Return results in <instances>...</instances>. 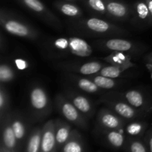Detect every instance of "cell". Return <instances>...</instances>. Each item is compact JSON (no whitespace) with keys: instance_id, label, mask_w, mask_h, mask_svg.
<instances>
[{"instance_id":"cell-13","label":"cell","mask_w":152,"mask_h":152,"mask_svg":"<svg viewBox=\"0 0 152 152\" xmlns=\"http://www.w3.org/2000/svg\"><path fill=\"white\" fill-rule=\"evenodd\" d=\"M65 96L85 117H90L93 115V105L87 97L71 90L66 91Z\"/></svg>"},{"instance_id":"cell-33","label":"cell","mask_w":152,"mask_h":152,"mask_svg":"<svg viewBox=\"0 0 152 152\" xmlns=\"http://www.w3.org/2000/svg\"><path fill=\"white\" fill-rule=\"evenodd\" d=\"M146 142L147 145L149 152H152V129H150L146 134Z\"/></svg>"},{"instance_id":"cell-21","label":"cell","mask_w":152,"mask_h":152,"mask_svg":"<svg viewBox=\"0 0 152 152\" xmlns=\"http://www.w3.org/2000/svg\"><path fill=\"white\" fill-rule=\"evenodd\" d=\"M42 127L35 128L28 139L25 152H40Z\"/></svg>"},{"instance_id":"cell-37","label":"cell","mask_w":152,"mask_h":152,"mask_svg":"<svg viewBox=\"0 0 152 152\" xmlns=\"http://www.w3.org/2000/svg\"><path fill=\"white\" fill-rule=\"evenodd\" d=\"M146 67H147V68H148V69L149 70L150 72H151V78H152V64L147 63V64H146Z\"/></svg>"},{"instance_id":"cell-22","label":"cell","mask_w":152,"mask_h":152,"mask_svg":"<svg viewBox=\"0 0 152 152\" xmlns=\"http://www.w3.org/2000/svg\"><path fill=\"white\" fill-rule=\"evenodd\" d=\"M133 66V62H132L130 64H127V65H107V66H104L100 70V71L99 73H97L96 74H99V75L104 76V77H110V78L116 79L117 77H120L121 74L124 71H126V70H128L129 68H132Z\"/></svg>"},{"instance_id":"cell-17","label":"cell","mask_w":152,"mask_h":152,"mask_svg":"<svg viewBox=\"0 0 152 152\" xmlns=\"http://www.w3.org/2000/svg\"><path fill=\"white\" fill-rule=\"evenodd\" d=\"M55 122V135H56V145L58 150L62 149L65 142L71 136V126L68 122L64 121L62 119H56Z\"/></svg>"},{"instance_id":"cell-36","label":"cell","mask_w":152,"mask_h":152,"mask_svg":"<svg viewBox=\"0 0 152 152\" xmlns=\"http://www.w3.org/2000/svg\"><path fill=\"white\" fill-rule=\"evenodd\" d=\"M0 152H16V151L7 149V148H6L5 147L3 146L2 145H1V147H0Z\"/></svg>"},{"instance_id":"cell-11","label":"cell","mask_w":152,"mask_h":152,"mask_svg":"<svg viewBox=\"0 0 152 152\" xmlns=\"http://www.w3.org/2000/svg\"><path fill=\"white\" fill-rule=\"evenodd\" d=\"M1 123V143L3 146L11 151H16L17 139L11 126V114L8 113L4 117Z\"/></svg>"},{"instance_id":"cell-9","label":"cell","mask_w":152,"mask_h":152,"mask_svg":"<svg viewBox=\"0 0 152 152\" xmlns=\"http://www.w3.org/2000/svg\"><path fill=\"white\" fill-rule=\"evenodd\" d=\"M56 135H55V122L50 120L42 126L41 148L40 152H57Z\"/></svg>"},{"instance_id":"cell-10","label":"cell","mask_w":152,"mask_h":152,"mask_svg":"<svg viewBox=\"0 0 152 152\" xmlns=\"http://www.w3.org/2000/svg\"><path fill=\"white\" fill-rule=\"evenodd\" d=\"M133 21L136 26L148 28L152 26V17L145 0H139L134 4Z\"/></svg>"},{"instance_id":"cell-20","label":"cell","mask_w":152,"mask_h":152,"mask_svg":"<svg viewBox=\"0 0 152 152\" xmlns=\"http://www.w3.org/2000/svg\"><path fill=\"white\" fill-rule=\"evenodd\" d=\"M104 134L107 142L113 148H122L126 142V136L123 130L104 131Z\"/></svg>"},{"instance_id":"cell-28","label":"cell","mask_w":152,"mask_h":152,"mask_svg":"<svg viewBox=\"0 0 152 152\" xmlns=\"http://www.w3.org/2000/svg\"><path fill=\"white\" fill-rule=\"evenodd\" d=\"M9 108V96L7 91L4 88L3 84L0 87V119L4 120V117L8 114Z\"/></svg>"},{"instance_id":"cell-34","label":"cell","mask_w":152,"mask_h":152,"mask_svg":"<svg viewBox=\"0 0 152 152\" xmlns=\"http://www.w3.org/2000/svg\"><path fill=\"white\" fill-rule=\"evenodd\" d=\"M145 60L146 61L147 63H150V64H152V53H148V55H147L146 56H145Z\"/></svg>"},{"instance_id":"cell-2","label":"cell","mask_w":152,"mask_h":152,"mask_svg":"<svg viewBox=\"0 0 152 152\" xmlns=\"http://www.w3.org/2000/svg\"><path fill=\"white\" fill-rule=\"evenodd\" d=\"M73 29L79 32L94 36H120L128 34L126 30L107 21L96 17L74 21Z\"/></svg>"},{"instance_id":"cell-25","label":"cell","mask_w":152,"mask_h":152,"mask_svg":"<svg viewBox=\"0 0 152 152\" xmlns=\"http://www.w3.org/2000/svg\"><path fill=\"white\" fill-rule=\"evenodd\" d=\"M132 56L126 52H112L109 56L104 58L108 63L114 65H127L132 63Z\"/></svg>"},{"instance_id":"cell-29","label":"cell","mask_w":152,"mask_h":152,"mask_svg":"<svg viewBox=\"0 0 152 152\" xmlns=\"http://www.w3.org/2000/svg\"><path fill=\"white\" fill-rule=\"evenodd\" d=\"M15 73L10 65L1 63L0 65V82L1 84L10 83L14 79Z\"/></svg>"},{"instance_id":"cell-19","label":"cell","mask_w":152,"mask_h":152,"mask_svg":"<svg viewBox=\"0 0 152 152\" xmlns=\"http://www.w3.org/2000/svg\"><path fill=\"white\" fill-rule=\"evenodd\" d=\"M70 80L74 84L76 87L87 93H96L99 88L90 78L77 77L76 75H70Z\"/></svg>"},{"instance_id":"cell-38","label":"cell","mask_w":152,"mask_h":152,"mask_svg":"<svg viewBox=\"0 0 152 152\" xmlns=\"http://www.w3.org/2000/svg\"><path fill=\"white\" fill-rule=\"evenodd\" d=\"M67 1H73V0H67Z\"/></svg>"},{"instance_id":"cell-14","label":"cell","mask_w":152,"mask_h":152,"mask_svg":"<svg viewBox=\"0 0 152 152\" xmlns=\"http://www.w3.org/2000/svg\"><path fill=\"white\" fill-rule=\"evenodd\" d=\"M107 14L117 20H126L131 14L127 4L118 0H105Z\"/></svg>"},{"instance_id":"cell-27","label":"cell","mask_w":152,"mask_h":152,"mask_svg":"<svg viewBox=\"0 0 152 152\" xmlns=\"http://www.w3.org/2000/svg\"><path fill=\"white\" fill-rule=\"evenodd\" d=\"M147 128L146 123L142 122H134L126 126L125 132L131 137L140 136L145 132Z\"/></svg>"},{"instance_id":"cell-16","label":"cell","mask_w":152,"mask_h":152,"mask_svg":"<svg viewBox=\"0 0 152 152\" xmlns=\"http://www.w3.org/2000/svg\"><path fill=\"white\" fill-rule=\"evenodd\" d=\"M100 45L105 49L112 52L118 51L129 53V51L137 49V46L132 41L120 38H112L102 41Z\"/></svg>"},{"instance_id":"cell-15","label":"cell","mask_w":152,"mask_h":152,"mask_svg":"<svg viewBox=\"0 0 152 152\" xmlns=\"http://www.w3.org/2000/svg\"><path fill=\"white\" fill-rule=\"evenodd\" d=\"M105 65L99 62L93 61V62H88L79 65V64H68L64 65L62 68L67 71L71 72L78 73L81 75L91 76L96 74L100 71Z\"/></svg>"},{"instance_id":"cell-24","label":"cell","mask_w":152,"mask_h":152,"mask_svg":"<svg viewBox=\"0 0 152 152\" xmlns=\"http://www.w3.org/2000/svg\"><path fill=\"white\" fill-rule=\"evenodd\" d=\"M55 6L57 10L65 16L73 18H78L82 16L81 9L76 4L64 1H57L55 3Z\"/></svg>"},{"instance_id":"cell-8","label":"cell","mask_w":152,"mask_h":152,"mask_svg":"<svg viewBox=\"0 0 152 152\" xmlns=\"http://www.w3.org/2000/svg\"><path fill=\"white\" fill-rule=\"evenodd\" d=\"M97 123L102 131L123 130L126 120L117 115L110 108H103L99 110L97 116Z\"/></svg>"},{"instance_id":"cell-31","label":"cell","mask_w":152,"mask_h":152,"mask_svg":"<svg viewBox=\"0 0 152 152\" xmlns=\"http://www.w3.org/2000/svg\"><path fill=\"white\" fill-rule=\"evenodd\" d=\"M129 152H148V148L145 146L142 141L137 139H133L129 142L128 145Z\"/></svg>"},{"instance_id":"cell-6","label":"cell","mask_w":152,"mask_h":152,"mask_svg":"<svg viewBox=\"0 0 152 152\" xmlns=\"http://www.w3.org/2000/svg\"><path fill=\"white\" fill-rule=\"evenodd\" d=\"M104 102L110 109L126 120H135L141 116H143L144 112L134 108L123 99L107 97L104 99Z\"/></svg>"},{"instance_id":"cell-12","label":"cell","mask_w":152,"mask_h":152,"mask_svg":"<svg viewBox=\"0 0 152 152\" xmlns=\"http://www.w3.org/2000/svg\"><path fill=\"white\" fill-rule=\"evenodd\" d=\"M120 99L142 112H148L151 109L146 98L138 90H129L124 92L120 94Z\"/></svg>"},{"instance_id":"cell-5","label":"cell","mask_w":152,"mask_h":152,"mask_svg":"<svg viewBox=\"0 0 152 152\" xmlns=\"http://www.w3.org/2000/svg\"><path fill=\"white\" fill-rule=\"evenodd\" d=\"M57 111L68 122L83 129L88 128L87 119L75 105L62 94H58L55 98Z\"/></svg>"},{"instance_id":"cell-4","label":"cell","mask_w":152,"mask_h":152,"mask_svg":"<svg viewBox=\"0 0 152 152\" xmlns=\"http://www.w3.org/2000/svg\"><path fill=\"white\" fill-rule=\"evenodd\" d=\"M29 102L34 118L44 119L51 112L50 98L45 89L41 86L34 85L29 91Z\"/></svg>"},{"instance_id":"cell-26","label":"cell","mask_w":152,"mask_h":152,"mask_svg":"<svg viewBox=\"0 0 152 152\" xmlns=\"http://www.w3.org/2000/svg\"><path fill=\"white\" fill-rule=\"evenodd\" d=\"M89 78L98 86L100 89H112L115 88L117 85V80L115 79L110 77H104L99 74H94L90 76Z\"/></svg>"},{"instance_id":"cell-7","label":"cell","mask_w":152,"mask_h":152,"mask_svg":"<svg viewBox=\"0 0 152 152\" xmlns=\"http://www.w3.org/2000/svg\"><path fill=\"white\" fill-rule=\"evenodd\" d=\"M20 1L49 25L56 29L62 28L60 20L40 0H20Z\"/></svg>"},{"instance_id":"cell-30","label":"cell","mask_w":152,"mask_h":152,"mask_svg":"<svg viewBox=\"0 0 152 152\" xmlns=\"http://www.w3.org/2000/svg\"><path fill=\"white\" fill-rule=\"evenodd\" d=\"M86 4L94 12L99 14H107L105 0H86Z\"/></svg>"},{"instance_id":"cell-1","label":"cell","mask_w":152,"mask_h":152,"mask_svg":"<svg viewBox=\"0 0 152 152\" xmlns=\"http://www.w3.org/2000/svg\"><path fill=\"white\" fill-rule=\"evenodd\" d=\"M43 46L48 54L51 56L87 57L92 53L91 46L80 37H59L47 39Z\"/></svg>"},{"instance_id":"cell-23","label":"cell","mask_w":152,"mask_h":152,"mask_svg":"<svg viewBox=\"0 0 152 152\" xmlns=\"http://www.w3.org/2000/svg\"><path fill=\"white\" fill-rule=\"evenodd\" d=\"M11 126L18 141H22L26 134V125L23 117L18 114H11Z\"/></svg>"},{"instance_id":"cell-18","label":"cell","mask_w":152,"mask_h":152,"mask_svg":"<svg viewBox=\"0 0 152 152\" xmlns=\"http://www.w3.org/2000/svg\"><path fill=\"white\" fill-rule=\"evenodd\" d=\"M61 152H85V146L81 134L72 129L69 139L61 149Z\"/></svg>"},{"instance_id":"cell-35","label":"cell","mask_w":152,"mask_h":152,"mask_svg":"<svg viewBox=\"0 0 152 152\" xmlns=\"http://www.w3.org/2000/svg\"><path fill=\"white\" fill-rule=\"evenodd\" d=\"M145 2L148 4V7L149 8L150 13H151V17H152V0H145Z\"/></svg>"},{"instance_id":"cell-3","label":"cell","mask_w":152,"mask_h":152,"mask_svg":"<svg viewBox=\"0 0 152 152\" xmlns=\"http://www.w3.org/2000/svg\"><path fill=\"white\" fill-rule=\"evenodd\" d=\"M0 25L11 35L33 40L39 37V32L36 28L4 10L0 13Z\"/></svg>"},{"instance_id":"cell-32","label":"cell","mask_w":152,"mask_h":152,"mask_svg":"<svg viewBox=\"0 0 152 152\" xmlns=\"http://www.w3.org/2000/svg\"><path fill=\"white\" fill-rule=\"evenodd\" d=\"M14 65L16 67V68L20 70V71H24V70L29 68L28 62L22 58H16L14 59Z\"/></svg>"}]
</instances>
